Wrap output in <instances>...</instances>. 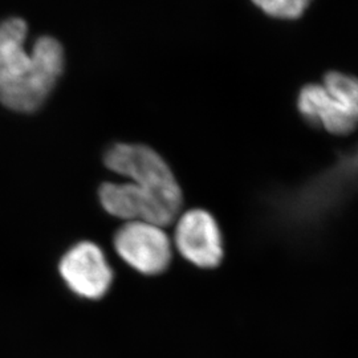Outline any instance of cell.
Returning <instances> with one entry per match:
<instances>
[{
    "mask_svg": "<svg viewBox=\"0 0 358 358\" xmlns=\"http://www.w3.org/2000/svg\"><path fill=\"white\" fill-rule=\"evenodd\" d=\"M26 22L0 23V103L13 112L32 113L45 103L64 72L63 45L51 36L27 47Z\"/></svg>",
    "mask_w": 358,
    "mask_h": 358,
    "instance_id": "1",
    "label": "cell"
},
{
    "mask_svg": "<svg viewBox=\"0 0 358 358\" xmlns=\"http://www.w3.org/2000/svg\"><path fill=\"white\" fill-rule=\"evenodd\" d=\"M103 164L110 171L152 194L178 217L183 203L182 190L165 159L152 148L140 143H115L106 150Z\"/></svg>",
    "mask_w": 358,
    "mask_h": 358,
    "instance_id": "2",
    "label": "cell"
},
{
    "mask_svg": "<svg viewBox=\"0 0 358 358\" xmlns=\"http://www.w3.org/2000/svg\"><path fill=\"white\" fill-rule=\"evenodd\" d=\"M115 252L130 268L154 276L170 266L173 248L162 226L145 220H131L115 234Z\"/></svg>",
    "mask_w": 358,
    "mask_h": 358,
    "instance_id": "3",
    "label": "cell"
},
{
    "mask_svg": "<svg viewBox=\"0 0 358 358\" xmlns=\"http://www.w3.org/2000/svg\"><path fill=\"white\" fill-rule=\"evenodd\" d=\"M59 272L68 289L87 300H100L113 284V269L103 248L88 241L78 242L65 252Z\"/></svg>",
    "mask_w": 358,
    "mask_h": 358,
    "instance_id": "4",
    "label": "cell"
},
{
    "mask_svg": "<svg viewBox=\"0 0 358 358\" xmlns=\"http://www.w3.org/2000/svg\"><path fill=\"white\" fill-rule=\"evenodd\" d=\"M174 243L179 254L195 267L217 268L223 260V238L215 217L202 208L179 217Z\"/></svg>",
    "mask_w": 358,
    "mask_h": 358,
    "instance_id": "5",
    "label": "cell"
},
{
    "mask_svg": "<svg viewBox=\"0 0 358 358\" xmlns=\"http://www.w3.org/2000/svg\"><path fill=\"white\" fill-rule=\"evenodd\" d=\"M99 198L109 215L127 222L145 220L165 227L176 220V217L152 194L130 180L122 183H103L100 187Z\"/></svg>",
    "mask_w": 358,
    "mask_h": 358,
    "instance_id": "6",
    "label": "cell"
},
{
    "mask_svg": "<svg viewBox=\"0 0 358 358\" xmlns=\"http://www.w3.org/2000/svg\"><path fill=\"white\" fill-rule=\"evenodd\" d=\"M300 115L315 127L334 136H346L358 128V109L334 97L322 84H308L297 97Z\"/></svg>",
    "mask_w": 358,
    "mask_h": 358,
    "instance_id": "7",
    "label": "cell"
},
{
    "mask_svg": "<svg viewBox=\"0 0 358 358\" xmlns=\"http://www.w3.org/2000/svg\"><path fill=\"white\" fill-rule=\"evenodd\" d=\"M322 85L332 93L334 97L349 106L358 109V78L341 72H328L324 77Z\"/></svg>",
    "mask_w": 358,
    "mask_h": 358,
    "instance_id": "8",
    "label": "cell"
},
{
    "mask_svg": "<svg viewBox=\"0 0 358 358\" xmlns=\"http://www.w3.org/2000/svg\"><path fill=\"white\" fill-rule=\"evenodd\" d=\"M313 0H252L256 7L271 17L294 20L303 16Z\"/></svg>",
    "mask_w": 358,
    "mask_h": 358,
    "instance_id": "9",
    "label": "cell"
}]
</instances>
